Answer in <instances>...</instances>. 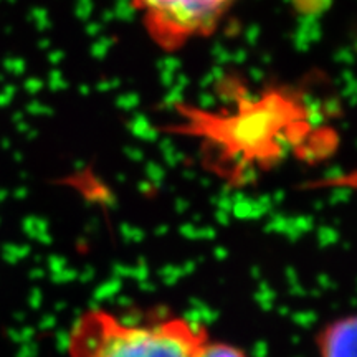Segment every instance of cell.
<instances>
[{
  "instance_id": "5b68a950",
  "label": "cell",
  "mask_w": 357,
  "mask_h": 357,
  "mask_svg": "<svg viewBox=\"0 0 357 357\" xmlns=\"http://www.w3.org/2000/svg\"><path fill=\"white\" fill-rule=\"evenodd\" d=\"M195 357H248L247 352L223 341H207L200 347Z\"/></svg>"
},
{
  "instance_id": "6da1fadb",
  "label": "cell",
  "mask_w": 357,
  "mask_h": 357,
  "mask_svg": "<svg viewBox=\"0 0 357 357\" xmlns=\"http://www.w3.org/2000/svg\"><path fill=\"white\" fill-rule=\"evenodd\" d=\"M187 134L211 142L213 153L231 167H266L287 155L307 129L306 108L289 91H268L236 106L234 113H189Z\"/></svg>"
},
{
  "instance_id": "277c9868",
  "label": "cell",
  "mask_w": 357,
  "mask_h": 357,
  "mask_svg": "<svg viewBox=\"0 0 357 357\" xmlns=\"http://www.w3.org/2000/svg\"><path fill=\"white\" fill-rule=\"evenodd\" d=\"M356 316L329 321L316 337L318 357H356Z\"/></svg>"
},
{
  "instance_id": "7a4b0ae2",
  "label": "cell",
  "mask_w": 357,
  "mask_h": 357,
  "mask_svg": "<svg viewBox=\"0 0 357 357\" xmlns=\"http://www.w3.org/2000/svg\"><path fill=\"white\" fill-rule=\"evenodd\" d=\"M207 331L182 316L126 321L108 310L83 312L66 337L68 357H195Z\"/></svg>"
},
{
  "instance_id": "3957f363",
  "label": "cell",
  "mask_w": 357,
  "mask_h": 357,
  "mask_svg": "<svg viewBox=\"0 0 357 357\" xmlns=\"http://www.w3.org/2000/svg\"><path fill=\"white\" fill-rule=\"evenodd\" d=\"M238 0H131L147 37L166 53L211 37Z\"/></svg>"
}]
</instances>
